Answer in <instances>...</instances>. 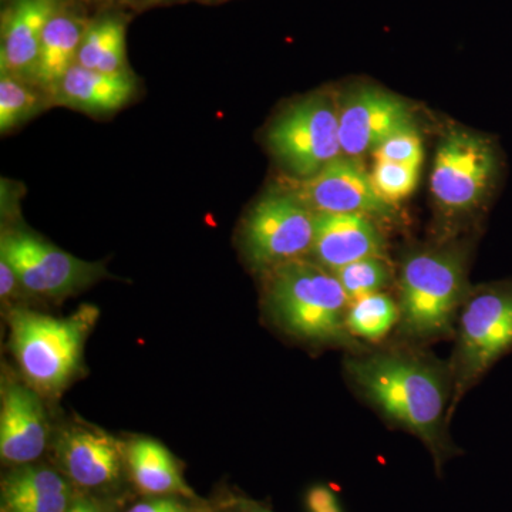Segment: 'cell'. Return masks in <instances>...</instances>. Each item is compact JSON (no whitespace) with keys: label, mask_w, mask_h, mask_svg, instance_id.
<instances>
[{"label":"cell","mask_w":512,"mask_h":512,"mask_svg":"<svg viewBox=\"0 0 512 512\" xmlns=\"http://www.w3.org/2000/svg\"><path fill=\"white\" fill-rule=\"evenodd\" d=\"M353 386L384 419L414 434L429 450L437 476L458 450L447 437L450 367L407 350H380L349 357Z\"/></svg>","instance_id":"1"},{"label":"cell","mask_w":512,"mask_h":512,"mask_svg":"<svg viewBox=\"0 0 512 512\" xmlns=\"http://www.w3.org/2000/svg\"><path fill=\"white\" fill-rule=\"evenodd\" d=\"M373 156L379 161L421 167L423 163V143L414 127L404 128L399 133L387 137L373 150Z\"/></svg>","instance_id":"25"},{"label":"cell","mask_w":512,"mask_h":512,"mask_svg":"<svg viewBox=\"0 0 512 512\" xmlns=\"http://www.w3.org/2000/svg\"><path fill=\"white\" fill-rule=\"evenodd\" d=\"M495 173L494 148L478 134L448 133L437 148L431 191L447 211H467L483 200Z\"/></svg>","instance_id":"9"},{"label":"cell","mask_w":512,"mask_h":512,"mask_svg":"<svg viewBox=\"0 0 512 512\" xmlns=\"http://www.w3.org/2000/svg\"><path fill=\"white\" fill-rule=\"evenodd\" d=\"M0 258L12 266L20 285L37 295H69L107 275L103 265L76 258L22 231L3 232Z\"/></svg>","instance_id":"8"},{"label":"cell","mask_w":512,"mask_h":512,"mask_svg":"<svg viewBox=\"0 0 512 512\" xmlns=\"http://www.w3.org/2000/svg\"><path fill=\"white\" fill-rule=\"evenodd\" d=\"M39 99L20 77L3 74L0 80V131L12 130L37 110Z\"/></svg>","instance_id":"23"},{"label":"cell","mask_w":512,"mask_h":512,"mask_svg":"<svg viewBox=\"0 0 512 512\" xmlns=\"http://www.w3.org/2000/svg\"><path fill=\"white\" fill-rule=\"evenodd\" d=\"M96 316V309L89 306L69 318L12 312L10 346L32 386L47 393L66 386L79 367L84 339Z\"/></svg>","instance_id":"5"},{"label":"cell","mask_w":512,"mask_h":512,"mask_svg":"<svg viewBox=\"0 0 512 512\" xmlns=\"http://www.w3.org/2000/svg\"><path fill=\"white\" fill-rule=\"evenodd\" d=\"M123 22L106 19L86 30L77 63L97 72H123L126 63V39Z\"/></svg>","instance_id":"20"},{"label":"cell","mask_w":512,"mask_h":512,"mask_svg":"<svg viewBox=\"0 0 512 512\" xmlns=\"http://www.w3.org/2000/svg\"><path fill=\"white\" fill-rule=\"evenodd\" d=\"M399 322V303L387 293H372L349 303L346 328L356 340L380 342Z\"/></svg>","instance_id":"21"},{"label":"cell","mask_w":512,"mask_h":512,"mask_svg":"<svg viewBox=\"0 0 512 512\" xmlns=\"http://www.w3.org/2000/svg\"><path fill=\"white\" fill-rule=\"evenodd\" d=\"M82 22L73 16L56 15L43 33L42 45L37 55L35 79L40 86L55 92L63 77L77 60L83 36Z\"/></svg>","instance_id":"19"},{"label":"cell","mask_w":512,"mask_h":512,"mask_svg":"<svg viewBox=\"0 0 512 512\" xmlns=\"http://www.w3.org/2000/svg\"><path fill=\"white\" fill-rule=\"evenodd\" d=\"M291 195L315 214H356L369 218H392L393 205L376 191L372 174L357 158L340 156L303 178Z\"/></svg>","instance_id":"10"},{"label":"cell","mask_w":512,"mask_h":512,"mask_svg":"<svg viewBox=\"0 0 512 512\" xmlns=\"http://www.w3.org/2000/svg\"><path fill=\"white\" fill-rule=\"evenodd\" d=\"M239 512H274L269 510V508L264 507V505L256 504L254 501H242L241 505H239Z\"/></svg>","instance_id":"30"},{"label":"cell","mask_w":512,"mask_h":512,"mask_svg":"<svg viewBox=\"0 0 512 512\" xmlns=\"http://www.w3.org/2000/svg\"><path fill=\"white\" fill-rule=\"evenodd\" d=\"M72 491L52 468L20 466L3 478L2 512H66Z\"/></svg>","instance_id":"16"},{"label":"cell","mask_w":512,"mask_h":512,"mask_svg":"<svg viewBox=\"0 0 512 512\" xmlns=\"http://www.w3.org/2000/svg\"><path fill=\"white\" fill-rule=\"evenodd\" d=\"M47 446V419L35 390L5 383L0 407V454L5 461L26 466Z\"/></svg>","instance_id":"13"},{"label":"cell","mask_w":512,"mask_h":512,"mask_svg":"<svg viewBox=\"0 0 512 512\" xmlns=\"http://www.w3.org/2000/svg\"><path fill=\"white\" fill-rule=\"evenodd\" d=\"M64 104L90 113L119 110L134 93V80L124 72L104 73L74 64L55 90Z\"/></svg>","instance_id":"17"},{"label":"cell","mask_w":512,"mask_h":512,"mask_svg":"<svg viewBox=\"0 0 512 512\" xmlns=\"http://www.w3.org/2000/svg\"><path fill=\"white\" fill-rule=\"evenodd\" d=\"M127 512H191L180 501L170 497L153 498L131 507Z\"/></svg>","instance_id":"27"},{"label":"cell","mask_w":512,"mask_h":512,"mask_svg":"<svg viewBox=\"0 0 512 512\" xmlns=\"http://www.w3.org/2000/svg\"><path fill=\"white\" fill-rule=\"evenodd\" d=\"M386 241L372 218L356 214H315L311 254L330 272L343 266L383 256Z\"/></svg>","instance_id":"14"},{"label":"cell","mask_w":512,"mask_h":512,"mask_svg":"<svg viewBox=\"0 0 512 512\" xmlns=\"http://www.w3.org/2000/svg\"><path fill=\"white\" fill-rule=\"evenodd\" d=\"M313 237L315 212L291 194H271L245 221V254L256 268L274 269L309 254Z\"/></svg>","instance_id":"7"},{"label":"cell","mask_w":512,"mask_h":512,"mask_svg":"<svg viewBox=\"0 0 512 512\" xmlns=\"http://www.w3.org/2000/svg\"><path fill=\"white\" fill-rule=\"evenodd\" d=\"M333 274L348 295L349 302H352L372 293L383 292L390 282L392 271L383 256H370L343 266Z\"/></svg>","instance_id":"22"},{"label":"cell","mask_w":512,"mask_h":512,"mask_svg":"<svg viewBox=\"0 0 512 512\" xmlns=\"http://www.w3.org/2000/svg\"><path fill=\"white\" fill-rule=\"evenodd\" d=\"M456 336L448 423L468 390L512 352V281L468 293L458 315Z\"/></svg>","instance_id":"4"},{"label":"cell","mask_w":512,"mask_h":512,"mask_svg":"<svg viewBox=\"0 0 512 512\" xmlns=\"http://www.w3.org/2000/svg\"><path fill=\"white\" fill-rule=\"evenodd\" d=\"M272 153L298 177L308 178L342 156L339 111L325 97L293 104L268 133Z\"/></svg>","instance_id":"6"},{"label":"cell","mask_w":512,"mask_h":512,"mask_svg":"<svg viewBox=\"0 0 512 512\" xmlns=\"http://www.w3.org/2000/svg\"><path fill=\"white\" fill-rule=\"evenodd\" d=\"M468 293L466 258L460 249L413 252L400 272V333L413 340L456 335Z\"/></svg>","instance_id":"3"},{"label":"cell","mask_w":512,"mask_h":512,"mask_svg":"<svg viewBox=\"0 0 512 512\" xmlns=\"http://www.w3.org/2000/svg\"><path fill=\"white\" fill-rule=\"evenodd\" d=\"M126 457L134 483L143 493L194 497L191 488L181 476L173 454L158 441H133L126 450Z\"/></svg>","instance_id":"18"},{"label":"cell","mask_w":512,"mask_h":512,"mask_svg":"<svg viewBox=\"0 0 512 512\" xmlns=\"http://www.w3.org/2000/svg\"><path fill=\"white\" fill-rule=\"evenodd\" d=\"M413 126L409 104L383 90L366 87L350 94L339 109L342 156L359 158L394 133Z\"/></svg>","instance_id":"11"},{"label":"cell","mask_w":512,"mask_h":512,"mask_svg":"<svg viewBox=\"0 0 512 512\" xmlns=\"http://www.w3.org/2000/svg\"><path fill=\"white\" fill-rule=\"evenodd\" d=\"M20 284L18 275L13 271L12 266L0 258V295L3 299L9 298Z\"/></svg>","instance_id":"28"},{"label":"cell","mask_w":512,"mask_h":512,"mask_svg":"<svg viewBox=\"0 0 512 512\" xmlns=\"http://www.w3.org/2000/svg\"><path fill=\"white\" fill-rule=\"evenodd\" d=\"M306 512H345L338 494L325 484H315L305 494Z\"/></svg>","instance_id":"26"},{"label":"cell","mask_w":512,"mask_h":512,"mask_svg":"<svg viewBox=\"0 0 512 512\" xmlns=\"http://www.w3.org/2000/svg\"><path fill=\"white\" fill-rule=\"evenodd\" d=\"M66 512H109V510L104 508L103 505L94 503L92 500L79 498V500L72 501Z\"/></svg>","instance_id":"29"},{"label":"cell","mask_w":512,"mask_h":512,"mask_svg":"<svg viewBox=\"0 0 512 512\" xmlns=\"http://www.w3.org/2000/svg\"><path fill=\"white\" fill-rule=\"evenodd\" d=\"M55 16V0H18L9 9L0 55L3 74L33 76L43 33Z\"/></svg>","instance_id":"15"},{"label":"cell","mask_w":512,"mask_h":512,"mask_svg":"<svg viewBox=\"0 0 512 512\" xmlns=\"http://www.w3.org/2000/svg\"><path fill=\"white\" fill-rule=\"evenodd\" d=\"M420 168L376 160L372 181L387 204L394 205L409 197L419 183Z\"/></svg>","instance_id":"24"},{"label":"cell","mask_w":512,"mask_h":512,"mask_svg":"<svg viewBox=\"0 0 512 512\" xmlns=\"http://www.w3.org/2000/svg\"><path fill=\"white\" fill-rule=\"evenodd\" d=\"M265 299L271 319L292 338L359 349L346 328L348 295L318 262L302 258L271 269Z\"/></svg>","instance_id":"2"},{"label":"cell","mask_w":512,"mask_h":512,"mask_svg":"<svg viewBox=\"0 0 512 512\" xmlns=\"http://www.w3.org/2000/svg\"><path fill=\"white\" fill-rule=\"evenodd\" d=\"M56 453L64 474L83 488L116 483L127 460L119 441L87 427L64 430L57 440Z\"/></svg>","instance_id":"12"}]
</instances>
